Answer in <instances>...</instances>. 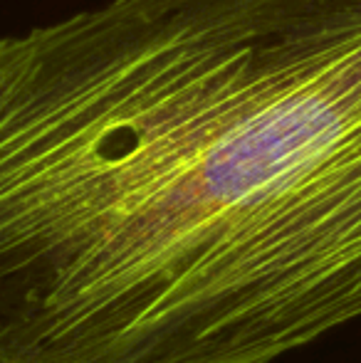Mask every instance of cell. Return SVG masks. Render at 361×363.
Returning a JSON list of instances; mask_svg holds the SVG:
<instances>
[{"label":"cell","instance_id":"cell-1","mask_svg":"<svg viewBox=\"0 0 361 363\" xmlns=\"http://www.w3.org/2000/svg\"><path fill=\"white\" fill-rule=\"evenodd\" d=\"M354 321L361 0L0 35V363H274Z\"/></svg>","mask_w":361,"mask_h":363}]
</instances>
